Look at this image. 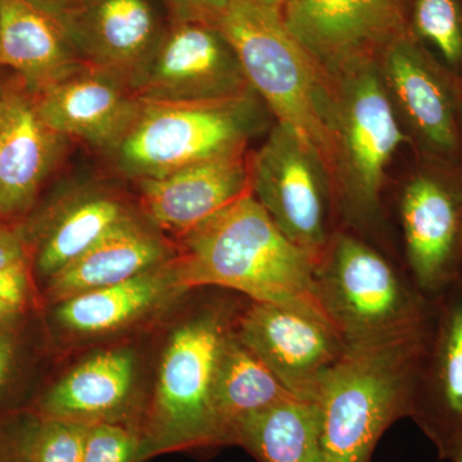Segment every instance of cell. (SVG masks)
<instances>
[{
  "label": "cell",
  "instance_id": "cell-1",
  "mask_svg": "<svg viewBox=\"0 0 462 462\" xmlns=\"http://www.w3.org/2000/svg\"><path fill=\"white\" fill-rule=\"evenodd\" d=\"M324 72L337 224L401 260L385 189L392 161L400 149H411L409 138L380 79L375 57L358 58Z\"/></svg>",
  "mask_w": 462,
  "mask_h": 462
},
{
  "label": "cell",
  "instance_id": "cell-2",
  "mask_svg": "<svg viewBox=\"0 0 462 462\" xmlns=\"http://www.w3.org/2000/svg\"><path fill=\"white\" fill-rule=\"evenodd\" d=\"M172 267L180 291L220 288L322 314L314 260L282 233L252 193L180 236Z\"/></svg>",
  "mask_w": 462,
  "mask_h": 462
},
{
  "label": "cell",
  "instance_id": "cell-3",
  "mask_svg": "<svg viewBox=\"0 0 462 462\" xmlns=\"http://www.w3.org/2000/svg\"><path fill=\"white\" fill-rule=\"evenodd\" d=\"M322 314L346 348L384 345L418 333L431 311L402 261L372 240L337 227L315 263Z\"/></svg>",
  "mask_w": 462,
  "mask_h": 462
},
{
  "label": "cell",
  "instance_id": "cell-4",
  "mask_svg": "<svg viewBox=\"0 0 462 462\" xmlns=\"http://www.w3.org/2000/svg\"><path fill=\"white\" fill-rule=\"evenodd\" d=\"M428 324L393 342L346 349L325 376L315 400L320 462H372L385 430L410 418Z\"/></svg>",
  "mask_w": 462,
  "mask_h": 462
},
{
  "label": "cell",
  "instance_id": "cell-5",
  "mask_svg": "<svg viewBox=\"0 0 462 462\" xmlns=\"http://www.w3.org/2000/svg\"><path fill=\"white\" fill-rule=\"evenodd\" d=\"M218 27L233 45L249 85L275 123L300 136L330 172L327 78L289 32L281 11L254 0H233Z\"/></svg>",
  "mask_w": 462,
  "mask_h": 462
},
{
  "label": "cell",
  "instance_id": "cell-6",
  "mask_svg": "<svg viewBox=\"0 0 462 462\" xmlns=\"http://www.w3.org/2000/svg\"><path fill=\"white\" fill-rule=\"evenodd\" d=\"M273 118L254 90L208 102H143L135 123L106 156L118 175L134 182L162 178L247 151Z\"/></svg>",
  "mask_w": 462,
  "mask_h": 462
},
{
  "label": "cell",
  "instance_id": "cell-7",
  "mask_svg": "<svg viewBox=\"0 0 462 462\" xmlns=\"http://www.w3.org/2000/svg\"><path fill=\"white\" fill-rule=\"evenodd\" d=\"M242 307L215 303L182 322L167 343L158 372L143 458L173 449L217 445L214 388L225 339Z\"/></svg>",
  "mask_w": 462,
  "mask_h": 462
},
{
  "label": "cell",
  "instance_id": "cell-8",
  "mask_svg": "<svg viewBox=\"0 0 462 462\" xmlns=\"http://www.w3.org/2000/svg\"><path fill=\"white\" fill-rule=\"evenodd\" d=\"M389 220L410 278L437 296L462 273V165L413 156Z\"/></svg>",
  "mask_w": 462,
  "mask_h": 462
},
{
  "label": "cell",
  "instance_id": "cell-9",
  "mask_svg": "<svg viewBox=\"0 0 462 462\" xmlns=\"http://www.w3.org/2000/svg\"><path fill=\"white\" fill-rule=\"evenodd\" d=\"M252 196L276 226L318 263L337 224L330 172L322 158L285 125L275 123L249 154Z\"/></svg>",
  "mask_w": 462,
  "mask_h": 462
},
{
  "label": "cell",
  "instance_id": "cell-10",
  "mask_svg": "<svg viewBox=\"0 0 462 462\" xmlns=\"http://www.w3.org/2000/svg\"><path fill=\"white\" fill-rule=\"evenodd\" d=\"M375 60L412 156L462 165L460 78L410 30L388 42Z\"/></svg>",
  "mask_w": 462,
  "mask_h": 462
},
{
  "label": "cell",
  "instance_id": "cell-11",
  "mask_svg": "<svg viewBox=\"0 0 462 462\" xmlns=\"http://www.w3.org/2000/svg\"><path fill=\"white\" fill-rule=\"evenodd\" d=\"M236 334L288 392L314 402L348 349L320 312L278 303L248 300L236 316Z\"/></svg>",
  "mask_w": 462,
  "mask_h": 462
},
{
  "label": "cell",
  "instance_id": "cell-12",
  "mask_svg": "<svg viewBox=\"0 0 462 462\" xmlns=\"http://www.w3.org/2000/svg\"><path fill=\"white\" fill-rule=\"evenodd\" d=\"M238 56L220 27L167 21L165 32L135 87L143 102L190 103L252 91Z\"/></svg>",
  "mask_w": 462,
  "mask_h": 462
},
{
  "label": "cell",
  "instance_id": "cell-13",
  "mask_svg": "<svg viewBox=\"0 0 462 462\" xmlns=\"http://www.w3.org/2000/svg\"><path fill=\"white\" fill-rule=\"evenodd\" d=\"M410 0H287L289 32L324 69L375 57L409 29Z\"/></svg>",
  "mask_w": 462,
  "mask_h": 462
},
{
  "label": "cell",
  "instance_id": "cell-14",
  "mask_svg": "<svg viewBox=\"0 0 462 462\" xmlns=\"http://www.w3.org/2000/svg\"><path fill=\"white\" fill-rule=\"evenodd\" d=\"M57 21L85 66L134 91L167 26L154 0H85Z\"/></svg>",
  "mask_w": 462,
  "mask_h": 462
},
{
  "label": "cell",
  "instance_id": "cell-15",
  "mask_svg": "<svg viewBox=\"0 0 462 462\" xmlns=\"http://www.w3.org/2000/svg\"><path fill=\"white\" fill-rule=\"evenodd\" d=\"M410 419L445 460L462 431V273L431 298Z\"/></svg>",
  "mask_w": 462,
  "mask_h": 462
},
{
  "label": "cell",
  "instance_id": "cell-16",
  "mask_svg": "<svg viewBox=\"0 0 462 462\" xmlns=\"http://www.w3.org/2000/svg\"><path fill=\"white\" fill-rule=\"evenodd\" d=\"M69 142L42 121L21 79H0V215L21 214L32 205Z\"/></svg>",
  "mask_w": 462,
  "mask_h": 462
},
{
  "label": "cell",
  "instance_id": "cell-17",
  "mask_svg": "<svg viewBox=\"0 0 462 462\" xmlns=\"http://www.w3.org/2000/svg\"><path fill=\"white\" fill-rule=\"evenodd\" d=\"M32 93L51 130L105 154L123 141L143 106L132 88L88 66Z\"/></svg>",
  "mask_w": 462,
  "mask_h": 462
},
{
  "label": "cell",
  "instance_id": "cell-18",
  "mask_svg": "<svg viewBox=\"0 0 462 462\" xmlns=\"http://www.w3.org/2000/svg\"><path fill=\"white\" fill-rule=\"evenodd\" d=\"M143 215L178 238L252 193L248 151L135 182Z\"/></svg>",
  "mask_w": 462,
  "mask_h": 462
},
{
  "label": "cell",
  "instance_id": "cell-19",
  "mask_svg": "<svg viewBox=\"0 0 462 462\" xmlns=\"http://www.w3.org/2000/svg\"><path fill=\"white\" fill-rule=\"evenodd\" d=\"M162 231L145 216H133L100 239L83 256L50 278L48 296L60 303L69 298L135 278L175 257Z\"/></svg>",
  "mask_w": 462,
  "mask_h": 462
},
{
  "label": "cell",
  "instance_id": "cell-20",
  "mask_svg": "<svg viewBox=\"0 0 462 462\" xmlns=\"http://www.w3.org/2000/svg\"><path fill=\"white\" fill-rule=\"evenodd\" d=\"M83 66L56 18L27 0H0V67L38 91Z\"/></svg>",
  "mask_w": 462,
  "mask_h": 462
},
{
  "label": "cell",
  "instance_id": "cell-21",
  "mask_svg": "<svg viewBox=\"0 0 462 462\" xmlns=\"http://www.w3.org/2000/svg\"><path fill=\"white\" fill-rule=\"evenodd\" d=\"M135 215L126 200L106 185L72 191L60 200L42 234L36 254L38 272L51 278Z\"/></svg>",
  "mask_w": 462,
  "mask_h": 462
},
{
  "label": "cell",
  "instance_id": "cell-22",
  "mask_svg": "<svg viewBox=\"0 0 462 462\" xmlns=\"http://www.w3.org/2000/svg\"><path fill=\"white\" fill-rule=\"evenodd\" d=\"M135 358L129 349L102 352L63 376L42 402L45 418L112 421L132 394Z\"/></svg>",
  "mask_w": 462,
  "mask_h": 462
},
{
  "label": "cell",
  "instance_id": "cell-23",
  "mask_svg": "<svg viewBox=\"0 0 462 462\" xmlns=\"http://www.w3.org/2000/svg\"><path fill=\"white\" fill-rule=\"evenodd\" d=\"M176 285L172 258L130 281L94 289L58 303L57 320L79 334L107 333L129 324L153 309Z\"/></svg>",
  "mask_w": 462,
  "mask_h": 462
},
{
  "label": "cell",
  "instance_id": "cell-24",
  "mask_svg": "<svg viewBox=\"0 0 462 462\" xmlns=\"http://www.w3.org/2000/svg\"><path fill=\"white\" fill-rule=\"evenodd\" d=\"M294 397L236 334L225 339L214 388L216 443H231L243 419Z\"/></svg>",
  "mask_w": 462,
  "mask_h": 462
},
{
  "label": "cell",
  "instance_id": "cell-25",
  "mask_svg": "<svg viewBox=\"0 0 462 462\" xmlns=\"http://www.w3.org/2000/svg\"><path fill=\"white\" fill-rule=\"evenodd\" d=\"M231 443L260 462H320V412L314 401L291 397L239 422Z\"/></svg>",
  "mask_w": 462,
  "mask_h": 462
},
{
  "label": "cell",
  "instance_id": "cell-26",
  "mask_svg": "<svg viewBox=\"0 0 462 462\" xmlns=\"http://www.w3.org/2000/svg\"><path fill=\"white\" fill-rule=\"evenodd\" d=\"M409 29L452 74L462 78L460 0H410Z\"/></svg>",
  "mask_w": 462,
  "mask_h": 462
},
{
  "label": "cell",
  "instance_id": "cell-27",
  "mask_svg": "<svg viewBox=\"0 0 462 462\" xmlns=\"http://www.w3.org/2000/svg\"><path fill=\"white\" fill-rule=\"evenodd\" d=\"M89 425L42 416L21 438L18 457L23 462H83Z\"/></svg>",
  "mask_w": 462,
  "mask_h": 462
},
{
  "label": "cell",
  "instance_id": "cell-28",
  "mask_svg": "<svg viewBox=\"0 0 462 462\" xmlns=\"http://www.w3.org/2000/svg\"><path fill=\"white\" fill-rule=\"evenodd\" d=\"M142 438L117 422L90 424L85 438L83 462H139Z\"/></svg>",
  "mask_w": 462,
  "mask_h": 462
},
{
  "label": "cell",
  "instance_id": "cell-29",
  "mask_svg": "<svg viewBox=\"0 0 462 462\" xmlns=\"http://www.w3.org/2000/svg\"><path fill=\"white\" fill-rule=\"evenodd\" d=\"M169 20L218 26L233 0H162Z\"/></svg>",
  "mask_w": 462,
  "mask_h": 462
},
{
  "label": "cell",
  "instance_id": "cell-30",
  "mask_svg": "<svg viewBox=\"0 0 462 462\" xmlns=\"http://www.w3.org/2000/svg\"><path fill=\"white\" fill-rule=\"evenodd\" d=\"M27 285L26 263L0 270V303L23 307L25 302Z\"/></svg>",
  "mask_w": 462,
  "mask_h": 462
},
{
  "label": "cell",
  "instance_id": "cell-31",
  "mask_svg": "<svg viewBox=\"0 0 462 462\" xmlns=\"http://www.w3.org/2000/svg\"><path fill=\"white\" fill-rule=\"evenodd\" d=\"M25 260V242L20 231L0 221V270L23 263Z\"/></svg>",
  "mask_w": 462,
  "mask_h": 462
},
{
  "label": "cell",
  "instance_id": "cell-32",
  "mask_svg": "<svg viewBox=\"0 0 462 462\" xmlns=\"http://www.w3.org/2000/svg\"><path fill=\"white\" fill-rule=\"evenodd\" d=\"M27 2L58 20L67 12L84 3L85 0H27Z\"/></svg>",
  "mask_w": 462,
  "mask_h": 462
},
{
  "label": "cell",
  "instance_id": "cell-33",
  "mask_svg": "<svg viewBox=\"0 0 462 462\" xmlns=\"http://www.w3.org/2000/svg\"><path fill=\"white\" fill-rule=\"evenodd\" d=\"M12 360H14V342L8 334L0 331V387L7 376Z\"/></svg>",
  "mask_w": 462,
  "mask_h": 462
},
{
  "label": "cell",
  "instance_id": "cell-34",
  "mask_svg": "<svg viewBox=\"0 0 462 462\" xmlns=\"http://www.w3.org/2000/svg\"><path fill=\"white\" fill-rule=\"evenodd\" d=\"M446 462H462V431L456 438L454 445L449 448L448 454H447L445 460Z\"/></svg>",
  "mask_w": 462,
  "mask_h": 462
},
{
  "label": "cell",
  "instance_id": "cell-35",
  "mask_svg": "<svg viewBox=\"0 0 462 462\" xmlns=\"http://www.w3.org/2000/svg\"><path fill=\"white\" fill-rule=\"evenodd\" d=\"M21 307L2 305L0 303V329L20 312Z\"/></svg>",
  "mask_w": 462,
  "mask_h": 462
},
{
  "label": "cell",
  "instance_id": "cell-36",
  "mask_svg": "<svg viewBox=\"0 0 462 462\" xmlns=\"http://www.w3.org/2000/svg\"><path fill=\"white\" fill-rule=\"evenodd\" d=\"M258 5H264V7L275 8L281 11L282 5H285L287 0H254Z\"/></svg>",
  "mask_w": 462,
  "mask_h": 462
},
{
  "label": "cell",
  "instance_id": "cell-37",
  "mask_svg": "<svg viewBox=\"0 0 462 462\" xmlns=\"http://www.w3.org/2000/svg\"><path fill=\"white\" fill-rule=\"evenodd\" d=\"M460 121H461V132H462V78H460Z\"/></svg>",
  "mask_w": 462,
  "mask_h": 462
},
{
  "label": "cell",
  "instance_id": "cell-38",
  "mask_svg": "<svg viewBox=\"0 0 462 462\" xmlns=\"http://www.w3.org/2000/svg\"><path fill=\"white\" fill-rule=\"evenodd\" d=\"M3 462H23V460H21L20 457H18V460L17 458H14V460H11V461H3Z\"/></svg>",
  "mask_w": 462,
  "mask_h": 462
}]
</instances>
